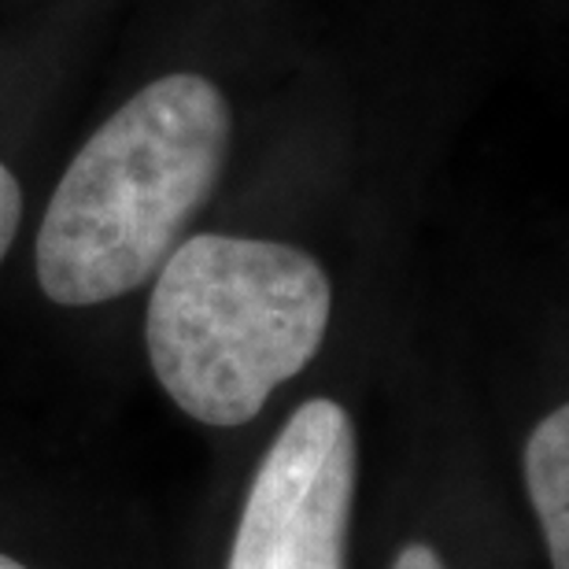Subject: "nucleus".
I'll use <instances>...</instances> for the list:
<instances>
[{
    "label": "nucleus",
    "mask_w": 569,
    "mask_h": 569,
    "mask_svg": "<svg viewBox=\"0 0 569 569\" xmlns=\"http://www.w3.org/2000/svg\"><path fill=\"white\" fill-rule=\"evenodd\" d=\"M230 148V108L200 74H170L127 100L56 186L38 233L52 303L93 307L138 289L174 252Z\"/></svg>",
    "instance_id": "1"
},
{
    "label": "nucleus",
    "mask_w": 569,
    "mask_h": 569,
    "mask_svg": "<svg viewBox=\"0 0 569 569\" xmlns=\"http://www.w3.org/2000/svg\"><path fill=\"white\" fill-rule=\"evenodd\" d=\"M333 292L292 244L200 233L159 267L144 345L163 392L203 426H244L318 356Z\"/></svg>",
    "instance_id": "2"
},
{
    "label": "nucleus",
    "mask_w": 569,
    "mask_h": 569,
    "mask_svg": "<svg viewBox=\"0 0 569 569\" xmlns=\"http://www.w3.org/2000/svg\"><path fill=\"white\" fill-rule=\"evenodd\" d=\"M392 569H448V566H443V559L429 548V543H403Z\"/></svg>",
    "instance_id": "6"
},
{
    "label": "nucleus",
    "mask_w": 569,
    "mask_h": 569,
    "mask_svg": "<svg viewBox=\"0 0 569 569\" xmlns=\"http://www.w3.org/2000/svg\"><path fill=\"white\" fill-rule=\"evenodd\" d=\"M19 214H22V192H19V181L16 174L0 163V259L8 256L11 241H16V230H19Z\"/></svg>",
    "instance_id": "5"
},
{
    "label": "nucleus",
    "mask_w": 569,
    "mask_h": 569,
    "mask_svg": "<svg viewBox=\"0 0 569 569\" xmlns=\"http://www.w3.org/2000/svg\"><path fill=\"white\" fill-rule=\"evenodd\" d=\"M0 569H30V566H22L16 559H8V555H0Z\"/></svg>",
    "instance_id": "7"
},
{
    "label": "nucleus",
    "mask_w": 569,
    "mask_h": 569,
    "mask_svg": "<svg viewBox=\"0 0 569 569\" xmlns=\"http://www.w3.org/2000/svg\"><path fill=\"white\" fill-rule=\"evenodd\" d=\"M526 485L555 569H569V411L559 407L526 443Z\"/></svg>",
    "instance_id": "4"
},
{
    "label": "nucleus",
    "mask_w": 569,
    "mask_h": 569,
    "mask_svg": "<svg viewBox=\"0 0 569 569\" xmlns=\"http://www.w3.org/2000/svg\"><path fill=\"white\" fill-rule=\"evenodd\" d=\"M356 426L333 400H307L252 477L226 569H348Z\"/></svg>",
    "instance_id": "3"
}]
</instances>
